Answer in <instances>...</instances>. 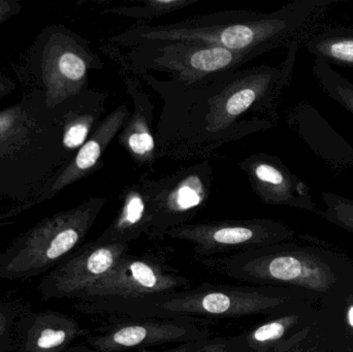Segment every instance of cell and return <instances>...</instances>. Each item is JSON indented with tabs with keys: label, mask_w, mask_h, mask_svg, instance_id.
<instances>
[{
	"label": "cell",
	"mask_w": 353,
	"mask_h": 352,
	"mask_svg": "<svg viewBox=\"0 0 353 352\" xmlns=\"http://www.w3.org/2000/svg\"><path fill=\"white\" fill-rule=\"evenodd\" d=\"M300 45L288 48L277 65L242 68L192 90L169 88L154 74L137 76L163 101L155 130L159 158L205 161L224 145L276 126Z\"/></svg>",
	"instance_id": "1"
},
{
	"label": "cell",
	"mask_w": 353,
	"mask_h": 352,
	"mask_svg": "<svg viewBox=\"0 0 353 352\" xmlns=\"http://www.w3.org/2000/svg\"><path fill=\"white\" fill-rule=\"evenodd\" d=\"M338 0H294L275 12L220 10L163 25L134 24L110 37L112 47L128 49L150 41H190L261 56L306 43Z\"/></svg>",
	"instance_id": "2"
},
{
	"label": "cell",
	"mask_w": 353,
	"mask_h": 352,
	"mask_svg": "<svg viewBox=\"0 0 353 352\" xmlns=\"http://www.w3.org/2000/svg\"><path fill=\"white\" fill-rule=\"evenodd\" d=\"M68 161L55 113L37 93L0 111V196L28 202Z\"/></svg>",
	"instance_id": "3"
},
{
	"label": "cell",
	"mask_w": 353,
	"mask_h": 352,
	"mask_svg": "<svg viewBox=\"0 0 353 352\" xmlns=\"http://www.w3.org/2000/svg\"><path fill=\"white\" fill-rule=\"evenodd\" d=\"M292 298L274 287L205 283L194 289L132 299L77 302L74 309L88 315L161 318L199 322L274 314Z\"/></svg>",
	"instance_id": "4"
},
{
	"label": "cell",
	"mask_w": 353,
	"mask_h": 352,
	"mask_svg": "<svg viewBox=\"0 0 353 352\" xmlns=\"http://www.w3.org/2000/svg\"><path fill=\"white\" fill-rule=\"evenodd\" d=\"M23 92L37 93L54 111L89 87V74L105 68L86 39L63 24L47 25L10 62Z\"/></svg>",
	"instance_id": "5"
},
{
	"label": "cell",
	"mask_w": 353,
	"mask_h": 352,
	"mask_svg": "<svg viewBox=\"0 0 353 352\" xmlns=\"http://www.w3.org/2000/svg\"><path fill=\"white\" fill-rule=\"evenodd\" d=\"M125 52L108 45L105 53L134 76L161 74L165 86L187 91L211 84L242 68L259 56L190 41H161L141 43Z\"/></svg>",
	"instance_id": "6"
},
{
	"label": "cell",
	"mask_w": 353,
	"mask_h": 352,
	"mask_svg": "<svg viewBox=\"0 0 353 352\" xmlns=\"http://www.w3.org/2000/svg\"><path fill=\"white\" fill-rule=\"evenodd\" d=\"M90 198L45 217L0 250V278L27 280L49 273L80 247L105 207Z\"/></svg>",
	"instance_id": "7"
},
{
	"label": "cell",
	"mask_w": 353,
	"mask_h": 352,
	"mask_svg": "<svg viewBox=\"0 0 353 352\" xmlns=\"http://www.w3.org/2000/svg\"><path fill=\"white\" fill-rule=\"evenodd\" d=\"M311 256L280 243L201 262L209 270L244 284L327 291L335 277L323 262Z\"/></svg>",
	"instance_id": "8"
},
{
	"label": "cell",
	"mask_w": 353,
	"mask_h": 352,
	"mask_svg": "<svg viewBox=\"0 0 353 352\" xmlns=\"http://www.w3.org/2000/svg\"><path fill=\"white\" fill-rule=\"evenodd\" d=\"M213 169L209 159L182 167L159 180L149 179L153 221L147 234L163 240L174 227L186 225L209 202Z\"/></svg>",
	"instance_id": "9"
},
{
	"label": "cell",
	"mask_w": 353,
	"mask_h": 352,
	"mask_svg": "<svg viewBox=\"0 0 353 352\" xmlns=\"http://www.w3.org/2000/svg\"><path fill=\"white\" fill-rule=\"evenodd\" d=\"M292 236L294 231L288 225L267 218L186 223L165 234V237L192 244L201 260L283 243Z\"/></svg>",
	"instance_id": "10"
},
{
	"label": "cell",
	"mask_w": 353,
	"mask_h": 352,
	"mask_svg": "<svg viewBox=\"0 0 353 352\" xmlns=\"http://www.w3.org/2000/svg\"><path fill=\"white\" fill-rule=\"evenodd\" d=\"M107 322L85 338L84 344L97 352H134L178 343L201 342L211 333L195 322L161 318L107 316Z\"/></svg>",
	"instance_id": "11"
},
{
	"label": "cell",
	"mask_w": 353,
	"mask_h": 352,
	"mask_svg": "<svg viewBox=\"0 0 353 352\" xmlns=\"http://www.w3.org/2000/svg\"><path fill=\"white\" fill-rule=\"evenodd\" d=\"M190 285L188 278L153 256L126 253L113 269L83 291L77 302L132 299L147 296L163 295Z\"/></svg>",
	"instance_id": "12"
},
{
	"label": "cell",
	"mask_w": 353,
	"mask_h": 352,
	"mask_svg": "<svg viewBox=\"0 0 353 352\" xmlns=\"http://www.w3.org/2000/svg\"><path fill=\"white\" fill-rule=\"evenodd\" d=\"M132 110L126 103L118 105L109 115L103 118L99 127L91 134L87 142L77 151L53 177L50 178L41 189L28 202L16 205L10 210L0 214V227L8 225L10 219L14 218L43 202L52 200L62 190L76 182L81 181L97 173L103 167V155L123 127Z\"/></svg>",
	"instance_id": "13"
},
{
	"label": "cell",
	"mask_w": 353,
	"mask_h": 352,
	"mask_svg": "<svg viewBox=\"0 0 353 352\" xmlns=\"http://www.w3.org/2000/svg\"><path fill=\"white\" fill-rule=\"evenodd\" d=\"M128 250L130 245H103L94 241L80 246L43 277L39 285L41 299L76 300L103 279Z\"/></svg>",
	"instance_id": "14"
},
{
	"label": "cell",
	"mask_w": 353,
	"mask_h": 352,
	"mask_svg": "<svg viewBox=\"0 0 353 352\" xmlns=\"http://www.w3.org/2000/svg\"><path fill=\"white\" fill-rule=\"evenodd\" d=\"M239 169L265 204L304 209L319 214L309 186L290 172L279 157L265 153L248 155L239 163Z\"/></svg>",
	"instance_id": "15"
},
{
	"label": "cell",
	"mask_w": 353,
	"mask_h": 352,
	"mask_svg": "<svg viewBox=\"0 0 353 352\" xmlns=\"http://www.w3.org/2000/svg\"><path fill=\"white\" fill-rule=\"evenodd\" d=\"M90 333L68 314L26 310L14 328V352H80L76 343Z\"/></svg>",
	"instance_id": "16"
},
{
	"label": "cell",
	"mask_w": 353,
	"mask_h": 352,
	"mask_svg": "<svg viewBox=\"0 0 353 352\" xmlns=\"http://www.w3.org/2000/svg\"><path fill=\"white\" fill-rule=\"evenodd\" d=\"M120 74L134 107L118 134V142L139 167L152 169L159 159L153 130L154 105L137 76L123 70Z\"/></svg>",
	"instance_id": "17"
},
{
	"label": "cell",
	"mask_w": 353,
	"mask_h": 352,
	"mask_svg": "<svg viewBox=\"0 0 353 352\" xmlns=\"http://www.w3.org/2000/svg\"><path fill=\"white\" fill-rule=\"evenodd\" d=\"M150 178L141 176L137 181L122 189L120 206L109 227L94 240L103 245H130L150 231L153 207L149 192Z\"/></svg>",
	"instance_id": "18"
},
{
	"label": "cell",
	"mask_w": 353,
	"mask_h": 352,
	"mask_svg": "<svg viewBox=\"0 0 353 352\" xmlns=\"http://www.w3.org/2000/svg\"><path fill=\"white\" fill-rule=\"evenodd\" d=\"M109 97L108 91L89 88L54 110L61 127L62 147L68 161L103 121Z\"/></svg>",
	"instance_id": "19"
},
{
	"label": "cell",
	"mask_w": 353,
	"mask_h": 352,
	"mask_svg": "<svg viewBox=\"0 0 353 352\" xmlns=\"http://www.w3.org/2000/svg\"><path fill=\"white\" fill-rule=\"evenodd\" d=\"M305 45L315 60L353 68V29H325L313 34Z\"/></svg>",
	"instance_id": "20"
},
{
	"label": "cell",
	"mask_w": 353,
	"mask_h": 352,
	"mask_svg": "<svg viewBox=\"0 0 353 352\" xmlns=\"http://www.w3.org/2000/svg\"><path fill=\"white\" fill-rule=\"evenodd\" d=\"M199 0H142L128 1L103 10V14H114L138 20L136 24H146L147 20L167 16L176 10H184Z\"/></svg>",
	"instance_id": "21"
},
{
	"label": "cell",
	"mask_w": 353,
	"mask_h": 352,
	"mask_svg": "<svg viewBox=\"0 0 353 352\" xmlns=\"http://www.w3.org/2000/svg\"><path fill=\"white\" fill-rule=\"evenodd\" d=\"M313 76L321 90L353 116V83L336 72L332 65L315 60Z\"/></svg>",
	"instance_id": "22"
},
{
	"label": "cell",
	"mask_w": 353,
	"mask_h": 352,
	"mask_svg": "<svg viewBox=\"0 0 353 352\" xmlns=\"http://www.w3.org/2000/svg\"><path fill=\"white\" fill-rule=\"evenodd\" d=\"M321 198L325 209L319 214L353 233V200L327 191L321 194Z\"/></svg>",
	"instance_id": "23"
},
{
	"label": "cell",
	"mask_w": 353,
	"mask_h": 352,
	"mask_svg": "<svg viewBox=\"0 0 353 352\" xmlns=\"http://www.w3.org/2000/svg\"><path fill=\"white\" fill-rule=\"evenodd\" d=\"M25 311L19 304L0 299V352L14 351V328Z\"/></svg>",
	"instance_id": "24"
},
{
	"label": "cell",
	"mask_w": 353,
	"mask_h": 352,
	"mask_svg": "<svg viewBox=\"0 0 353 352\" xmlns=\"http://www.w3.org/2000/svg\"><path fill=\"white\" fill-rule=\"evenodd\" d=\"M232 349L230 337H222V338H211L201 342L187 343V344L178 345L174 349H165V351H141L134 352H228ZM83 352H97L87 347L84 344Z\"/></svg>",
	"instance_id": "25"
},
{
	"label": "cell",
	"mask_w": 353,
	"mask_h": 352,
	"mask_svg": "<svg viewBox=\"0 0 353 352\" xmlns=\"http://www.w3.org/2000/svg\"><path fill=\"white\" fill-rule=\"evenodd\" d=\"M22 8V3L17 0H0V25L17 16Z\"/></svg>",
	"instance_id": "26"
},
{
	"label": "cell",
	"mask_w": 353,
	"mask_h": 352,
	"mask_svg": "<svg viewBox=\"0 0 353 352\" xmlns=\"http://www.w3.org/2000/svg\"><path fill=\"white\" fill-rule=\"evenodd\" d=\"M16 85L17 83L14 79L0 72V99L14 92V89H16Z\"/></svg>",
	"instance_id": "27"
},
{
	"label": "cell",
	"mask_w": 353,
	"mask_h": 352,
	"mask_svg": "<svg viewBox=\"0 0 353 352\" xmlns=\"http://www.w3.org/2000/svg\"><path fill=\"white\" fill-rule=\"evenodd\" d=\"M348 322H350V327L353 328V306L348 310Z\"/></svg>",
	"instance_id": "28"
}]
</instances>
